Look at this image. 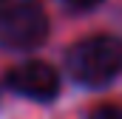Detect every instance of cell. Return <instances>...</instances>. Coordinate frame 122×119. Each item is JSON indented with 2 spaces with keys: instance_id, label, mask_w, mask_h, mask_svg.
<instances>
[{
  "instance_id": "1",
  "label": "cell",
  "mask_w": 122,
  "mask_h": 119,
  "mask_svg": "<svg viewBox=\"0 0 122 119\" xmlns=\"http://www.w3.org/2000/svg\"><path fill=\"white\" fill-rule=\"evenodd\" d=\"M68 71L85 85H102L122 71V40L111 34H97L80 40L68 51Z\"/></svg>"
},
{
  "instance_id": "2",
  "label": "cell",
  "mask_w": 122,
  "mask_h": 119,
  "mask_svg": "<svg viewBox=\"0 0 122 119\" xmlns=\"http://www.w3.org/2000/svg\"><path fill=\"white\" fill-rule=\"evenodd\" d=\"M48 34L40 0H0V43L9 48H34Z\"/></svg>"
},
{
  "instance_id": "3",
  "label": "cell",
  "mask_w": 122,
  "mask_h": 119,
  "mask_svg": "<svg viewBox=\"0 0 122 119\" xmlns=\"http://www.w3.org/2000/svg\"><path fill=\"white\" fill-rule=\"evenodd\" d=\"M6 82L17 94L23 96H34V99H51L57 88H60V77L57 71L48 65V62H23V65H14L6 77Z\"/></svg>"
},
{
  "instance_id": "4",
  "label": "cell",
  "mask_w": 122,
  "mask_h": 119,
  "mask_svg": "<svg viewBox=\"0 0 122 119\" xmlns=\"http://www.w3.org/2000/svg\"><path fill=\"white\" fill-rule=\"evenodd\" d=\"M88 119H122V105H99L91 111Z\"/></svg>"
},
{
  "instance_id": "5",
  "label": "cell",
  "mask_w": 122,
  "mask_h": 119,
  "mask_svg": "<svg viewBox=\"0 0 122 119\" xmlns=\"http://www.w3.org/2000/svg\"><path fill=\"white\" fill-rule=\"evenodd\" d=\"M74 9H91V6H97V3H102V0H68Z\"/></svg>"
}]
</instances>
